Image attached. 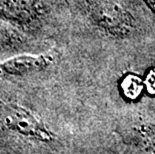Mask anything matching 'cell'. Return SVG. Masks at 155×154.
<instances>
[{"instance_id":"cell-6","label":"cell","mask_w":155,"mask_h":154,"mask_svg":"<svg viewBox=\"0 0 155 154\" xmlns=\"http://www.w3.org/2000/svg\"><path fill=\"white\" fill-rule=\"evenodd\" d=\"M19 42V36L7 26L0 24V51L7 50Z\"/></svg>"},{"instance_id":"cell-2","label":"cell","mask_w":155,"mask_h":154,"mask_svg":"<svg viewBox=\"0 0 155 154\" xmlns=\"http://www.w3.org/2000/svg\"><path fill=\"white\" fill-rule=\"evenodd\" d=\"M44 11L43 0H0V18L12 24L33 23Z\"/></svg>"},{"instance_id":"cell-1","label":"cell","mask_w":155,"mask_h":154,"mask_svg":"<svg viewBox=\"0 0 155 154\" xmlns=\"http://www.w3.org/2000/svg\"><path fill=\"white\" fill-rule=\"evenodd\" d=\"M0 126L9 132L19 134L29 139L41 142H51L54 133L51 132L30 111L0 97Z\"/></svg>"},{"instance_id":"cell-3","label":"cell","mask_w":155,"mask_h":154,"mask_svg":"<svg viewBox=\"0 0 155 154\" xmlns=\"http://www.w3.org/2000/svg\"><path fill=\"white\" fill-rule=\"evenodd\" d=\"M92 15L102 26L114 33H125L131 28V19L112 0H89Z\"/></svg>"},{"instance_id":"cell-7","label":"cell","mask_w":155,"mask_h":154,"mask_svg":"<svg viewBox=\"0 0 155 154\" xmlns=\"http://www.w3.org/2000/svg\"><path fill=\"white\" fill-rule=\"evenodd\" d=\"M144 86L149 94L155 95V68L149 70L144 80Z\"/></svg>"},{"instance_id":"cell-4","label":"cell","mask_w":155,"mask_h":154,"mask_svg":"<svg viewBox=\"0 0 155 154\" xmlns=\"http://www.w3.org/2000/svg\"><path fill=\"white\" fill-rule=\"evenodd\" d=\"M52 52L21 54L0 61V78L18 77L42 70L53 62Z\"/></svg>"},{"instance_id":"cell-5","label":"cell","mask_w":155,"mask_h":154,"mask_svg":"<svg viewBox=\"0 0 155 154\" xmlns=\"http://www.w3.org/2000/svg\"><path fill=\"white\" fill-rule=\"evenodd\" d=\"M144 87V81L137 75L129 74L122 80L121 89L124 96L128 99L134 100L140 96Z\"/></svg>"}]
</instances>
